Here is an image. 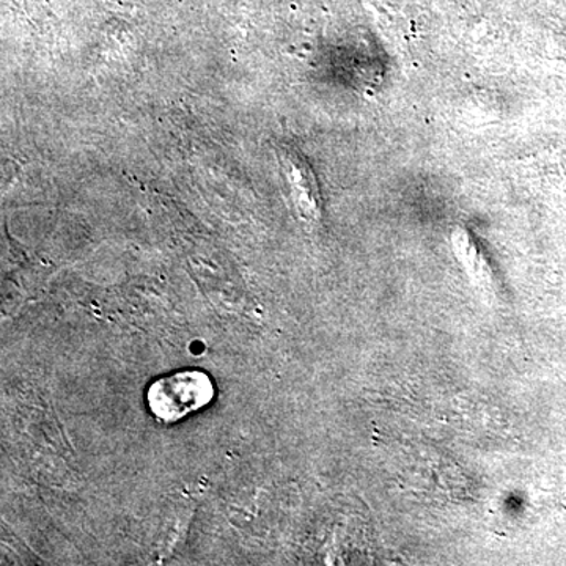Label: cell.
<instances>
[{
    "instance_id": "6da1fadb",
    "label": "cell",
    "mask_w": 566,
    "mask_h": 566,
    "mask_svg": "<svg viewBox=\"0 0 566 566\" xmlns=\"http://www.w3.org/2000/svg\"><path fill=\"white\" fill-rule=\"evenodd\" d=\"M214 397V386L203 371H178L153 382L147 400L153 415L163 422H177L199 411Z\"/></svg>"
},
{
    "instance_id": "7a4b0ae2",
    "label": "cell",
    "mask_w": 566,
    "mask_h": 566,
    "mask_svg": "<svg viewBox=\"0 0 566 566\" xmlns=\"http://www.w3.org/2000/svg\"><path fill=\"white\" fill-rule=\"evenodd\" d=\"M453 251L458 262L463 264L465 273L472 279V282L479 286L482 292H497V281L490 259L474 234L465 229H457L452 234Z\"/></svg>"
},
{
    "instance_id": "3957f363",
    "label": "cell",
    "mask_w": 566,
    "mask_h": 566,
    "mask_svg": "<svg viewBox=\"0 0 566 566\" xmlns=\"http://www.w3.org/2000/svg\"><path fill=\"white\" fill-rule=\"evenodd\" d=\"M290 178H292L294 191L300 193L301 203L308 212L318 210L316 203V188L311 169L297 156H292L289 163Z\"/></svg>"
}]
</instances>
